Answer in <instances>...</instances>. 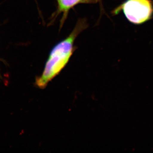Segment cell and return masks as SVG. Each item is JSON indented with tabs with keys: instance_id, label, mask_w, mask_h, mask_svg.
Instances as JSON below:
<instances>
[{
	"instance_id": "3",
	"label": "cell",
	"mask_w": 153,
	"mask_h": 153,
	"mask_svg": "<svg viewBox=\"0 0 153 153\" xmlns=\"http://www.w3.org/2000/svg\"><path fill=\"white\" fill-rule=\"evenodd\" d=\"M58 5V11L60 13H66L77 4L82 2L83 0H56Z\"/></svg>"
},
{
	"instance_id": "2",
	"label": "cell",
	"mask_w": 153,
	"mask_h": 153,
	"mask_svg": "<svg viewBox=\"0 0 153 153\" xmlns=\"http://www.w3.org/2000/svg\"><path fill=\"white\" fill-rule=\"evenodd\" d=\"M123 10L126 18L135 25H140L149 20L153 13L152 3L150 0H127L114 10L117 14Z\"/></svg>"
},
{
	"instance_id": "4",
	"label": "cell",
	"mask_w": 153,
	"mask_h": 153,
	"mask_svg": "<svg viewBox=\"0 0 153 153\" xmlns=\"http://www.w3.org/2000/svg\"><path fill=\"white\" fill-rule=\"evenodd\" d=\"M0 76H1V74H0Z\"/></svg>"
},
{
	"instance_id": "1",
	"label": "cell",
	"mask_w": 153,
	"mask_h": 153,
	"mask_svg": "<svg viewBox=\"0 0 153 153\" xmlns=\"http://www.w3.org/2000/svg\"><path fill=\"white\" fill-rule=\"evenodd\" d=\"M85 25L83 21H79L71 34L53 47L42 74L36 78L35 85L37 87L41 89L45 88L67 65L74 51L75 39L85 28Z\"/></svg>"
}]
</instances>
